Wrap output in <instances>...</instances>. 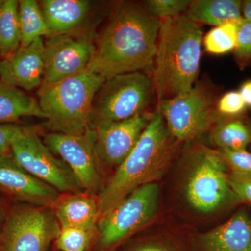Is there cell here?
<instances>
[{
	"instance_id": "obj_1",
	"label": "cell",
	"mask_w": 251,
	"mask_h": 251,
	"mask_svg": "<svg viewBox=\"0 0 251 251\" xmlns=\"http://www.w3.org/2000/svg\"><path fill=\"white\" fill-rule=\"evenodd\" d=\"M161 24L144 3H122L114 10L87 69L105 79L153 70Z\"/></svg>"
},
{
	"instance_id": "obj_2",
	"label": "cell",
	"mask_w": 251,
	"mask_h": 251,
	"mask_svg": "<svg viewBox=\"0 0 251 251\" xmlns=\"http://www.w3.org/2000/svg\"><path fill=\"white\" fill-rule=\"evenodd\" d=\"M202 29L184 15L161 20L152 77L156 105L196 85L202 56Z\"/></svg>"
},
{
	"instance_id": "obj_3",
	"label": "cell",
	"mask_w": 251,
	"mask_h": 251,
	"mask_svg": "<svg viewBox=\"0 0 251 251\" xmlns=\"http://www.w3.org/2000/svg\"><path fill=\"white\" fill-rule=\"evenodd\" d=\"M173 140L164 118L156 110L133 151L99 192L100 217L138 188L161 177L173 157Z\"/></svg>"
},
{
	"instance_id": "obj_4",
	"label": "cell",
	"mask_w": 251,
	"mask_h": 251,
	"mask_svg": "<svg viewBox=\"0 0 251 251\" xmlns=\"http://www.w3.org/2000/svg\"><path fill=\"white\" fill-rule=\"evenodd\" d=\"M105 77L86 69L39 96L46 125L55 133L82 135L90 128L96 94Z\"/></svg>"
},
{
	"instance_id": "obj_5",
	"label": "cell",
	"mask_w": 251,
	"mask_h": 251,
	"mask_svg": "<svg viewBox=\"0 0 251 251\" xmlns=\"http://www.w3.org/2000/svg\"><path fill=\"white\" fill-rule=\"evenodd\" d=\"M188 153L191 173L185 186L188 204L201 214H211L240 201L229 185L228 169L218 150L199 145Z\"/></svg>"
},
{
	"instance_id": "obj_6",
	"label": "cell",
	"mask_w": 251,
	"mask_h": 251,
	"mask_svg": "<svg viewBox=\"0 0 251 251\" xmlns=\"http://www.w3.org/2000/svg\"><path fill=\"white\" fill-rule=\"evenodd\" d=\"M154 94L152 75L145 72L106 78L94 97L90 126L99 122L125 121L143 115Z\"/></svg>"
},
{
	"instance_id": "obj_7",
	"label": "cell",
	"mask_w": 251,
	"mask_h": 251,
	"mask_svg": "<svg viewBox=\"0 0 251 251\" xmlns=\"http://www.w3.org/2000/svg\"><path fill=\"white\" fill-rule=\"evenodd\" d=\"M159 202L156 183L144 185L126 198L97 225L94 251H115L156 216Z\"/></svg>"
},
{
	"instance_id": "obj_8",
	"label": "cell",
	"mask_w": 251,
	"mask_h": 251,
	"mask_svg": "<svg viewBox=\"0 0 251 251\" xmlns=\"http://www.w3.org/2000/svg\"><path fill=\"white\" fill-rule=\"evenodd\" d=\"M216 106L214 94L199 83L186 93L163 100L156 110L164 118L173 139L188 142L212 128L221 117Z\"/></svg>"
},
{
	"instance_id": "obj_9",
	"label": "cell",
	"mask_w": 251,
	"mask_h": 251,
	"mask_svg": "<svg viewBox=\"0 0 251 251\" xmlns=\"http://www.w3.org/2000/svg\"><path fill=\"white\" fill-rule=\"evenodd\" d=\"M60 229L50 207L16 206L1 227L0 251H48Z\"/></svg>"
},
{
	"instance_id": "obj_10",
	"label": "cell",
	"mask_w": 251,
	"mask_h": 251,
	"mask_svg": "<svg viewBox=\"0 0 251 251\" xmlns=\"http://www.w3.org/2000/svg\"><path fill=\"white\" fill-rule=\"evenodd\" d=\"M11 155L25 171L59 192L82 193L69 167L55 156L34 128L13 143Z\"/></svg>"
},
{
	"instance_id": "obj_11",
	"label": "cell",
	"mask_w": 251,
	"mask_h": 251,
	"mask_svg": "<svg viewBox=\"0 0 251 251\" xmlns=\"http://www.w3.org/2000/svg\"><path fill=\"white\" fill-rule=\"evenodd\" d=\"M45 44V73L39 94L87 69L96 45L90 36H50Z\"/></svg>"
},
{
	"instance_id": "obj_12",
	"label": "cell",
	"mask_w": 251,
	"mask_h": 251,
	"mask_svg": "<svg viewBox=\"0 0 251 251\" xmlns=\"http://www.w3.org/2000/svg\"><path fill=\"white\" fill-rule=\"evenodd\" d=\"M44 143L65 162L82 191L99 194L102 188V163L94 149L90 128L82 135L52 132L44 135Z\"/></svg>"
},
{
	"instance_id": "obj_13",
	"label": "cell",
	"mask_w": 251,
	"mask_h": 251,
	"mask_svg": "<svg viewBox=\"0 0 251 251\" xmlns=\"http://www.w3.org/2000/svg\"><path fill=\"white\" fill-rule=\"evenodd\" d=\"M153 112H147L125 121L99 122L90 126L92 143L102 164L117 168L125 161L152 118Z\"/></svg>"
},
{
	"instance_id": "obj_14",
	"label": "cell",
	"mask_w": 251,
	"mask_h": 251,
	"mask_svg": "<svg viewBox=\"0 0 251 251\" xmlns=\"http://www.w3.org/2000/svg\"><path fill=\"white\" fill-rule=\"evenodd\" d=\"M45 73L44 38L19 49L0 62V81L25 91L39 90Z\"/></svg>"
},
{
	"instance_id": "obj_15",
	"label": "cell",
	"mask_w": 251,
	"mask_h": 251,
	"mask_svg": "<svg viewBox=\"0 0 251 251\" xmlns=\"http://www.w3.org/2000/svg\"><path fill=\"white\" fill-rule=\"evenodd\" d=\"M0 188L15 199L50 207L61 197L58 191L25 171L11 153L0 156Z\"/></svg>"
},
{
	"instance_id": "obj_16",
	"label": "cell",
	"mask_w": 251,
	"mask_h": 251,
	"mask_svg": "<svg viewBox=\"0 0 251 251\" xmlns=\"http://www.w3.org/2000/svg\"><path fill=\"white\" fill-rule=\"evenodd\" d=\"M193 251H251V216L245 209L237 211L219 227L198 236Z\"/></svg>"
},
{
	"instance_id": "obj_17",
	"label": "cell",
	"mask_w": 251,
	"mask_h": 251,
	"mask_svg": "<svg viewBox=\"0 0 251 251\" xmlns=\"http://www.w3.org/2000/svg\"><path fill=\"white\" fill-rule=\"evenodd\" d=\"M61 228L85 229L97 232L100 218L98 198L90 193H72L59 198L52 206Z\"/></svg>"
},
{
	"instance_id": "obj_18",
	"label": "cell",
	"mask_w": 251,
	"mask_h": 251,
	"mask_svg": "<svg viewBox=\"0 0 251 251\" xmlns=\"http://www.w3.org/2000/svg\"><path fill=\"white\" fill-rule=\"evenodd\" d=\"M50 36L74 34L90 17L93 3L88 0H43L39 1Z\"/></svg>"
},
{
	"instance_id": "obj_19",
	"label": "cell",
	"mask_w": 251,
	"mask_h": 251,
	"mask_svg": "<svg viewBox=\"0 0 251 251\" xmlns=\"http://www.w3.org/2000/svg\"><path fill=\"white\" fill-rule=\"evenodd\" d=\"M242 1L239 0L191 1L184 14L198 24L215 27L229 23L237 24L242 19Z\"/></svg>"
},
{
	"instance_id": "obj_20",
	"label": "cell",
	"mask_w": 251,
	"mask_h": 251,
	"mask_svg": "<svg viewBox=\"0 0 251 251\" xmlns=\"http://www.w3.org/2000/svg\"><path fill=\"white\" fill-rule=\"evenodd\" d=\"M24 117L46 118L36 99L0 81V125L13 124Z\"/></svg>"
},
{
	"instance_id": "obj_21",
	"label": "cell",
	"mask_w": 251,
	"mask_h": 251,
	"mask_svg": "<svg viewBox=\"0 0 251 251\" xmlns=\"http://www.w3.org/2000/svg\"><path fill=\"white\" fill-rule=\"evenodd\" d=\"M210 138L218 149L246 151L251 145V121L239 116L221 117L211 128Z\"/></svg>"
},
{
	"instance_id": "obj_22",
	"label": "cell",
	"mask_w": 251,
	"mask_h": 251,
	"mask_svg": "<svg viewBox=\"0 0 251 251\" xmlns=\"http://www.w3.org/2000/svg\"><path fill=\"white\" fill-rule=\"evenodd\" d=\"M18 4L21 46L26 47L40 38L49 37V27L39 3L35 0H21Z\"/></svg>"
},
{
	"instance_id": "obj_23",
	"label": "cell",
	"mask_w": 251,
	"mask_h": 251,
	"mask_svg": "<svg viewBox=\"0 0 251 251\" xmlns=\"http://www.w3.org/2000/svg\"><path fill=\"white\" fill-rule=\"evenodd\" d=\"M18 1L4 0L0 8V54L8 57L21 46Z\"/></svg>"
},
{
	"instance_id": "obj_24",
	"label": "cell",
	"mask_w": 251,
	"mask_h": 251,
	"mask_svg": "<svg viewBox=\"0 0 251 251\" xmlns=\"http://www.w3.org/2000/svg\"><path fill=\"white\" fill-rule=\"evenodd\" d=\"M237 25L229 23L211 29L203 39L208 53L223 54L235 49L237 46Z\"/></svg>"
},
{
	"instance_id": "obj_25",
	"label": "cell",
	"mask_w": 251,
	"mask_h": 251,
	"mask_svg": "<svg viewBox=\"0 0 251 251\" xmlns=\"http://www.w3.org/2000/svg\"><path fill=\"white\" fill-rule=\"evenodd\" d=\"M98 232L85 229L61 228L54 244L60 251H90L97 240Z\"/></svg>"
},
{
	"instance_id": "obj_26",
	"label": "cell",
	"mask_w": 251,
	"mask_h": 251,
	"mask_svg": "<svg viewBox=\"0 0 251 251\" xmlns=\"http://www.w3.org/2000/svg\"><path fill=\"white\" fill-rule=\"evenodd\" d=\"M191 3L189 0H148L144 4L150 14L164 20L182 16Z\"/></svg>"
},
{
	"instance_id": "obj_27",
	"label": "cell",
	"mask_w": 251,
	"mask_h": 251,
	"mask_svg": "<svg viewBox=\"0 0 251 251\" xmlns=\"http://www.w3.org/2000/svg\"><path fill=\"white\" fill-rule=\"evenodd\" d=\"M237 25V46L234 54L239 64H247L251 62V22L243 18Z\"/></svg>"
},
{
	"instance_id": "obj_28",
	"label": "cell",
	"mask_w": 251,
	"mask_h": 251,
	"mask_svg": "<svg viewBox=\"0 0 251 251\" xmlns=\"http://www.w3.org/2000/svg\"><path fill=\"white\" fill-rule=\"evenodd\" d=\"M227 168L231 172L238 173H251V153L246 151H231L218 149Z\"/></svg>"
},
{
	"instance_id": "obj_29",
	"label": "cell",
	"mask_w": 251,
	"mask_h": 251,
	"mask_svg": "<svg viewBox=\"0 0 251 251\" xmlns=\"http://www.w3.org/2000/svg\"><path fill=\"white\" fill-rule=\"evenodd\" d=\"M216 111L221 117L239 116L245 110L246 105L239 92L232 91L225 94L216 104Z\"/></svg>"
},
{
	"instance_id": "obj_30",
	"label": "cell",
	"mask_w": 251,
	"mask_h": 251,
	"mask_svg": "<svg viewBox=\"0 0 251 251\" xmlns=\"http://www.w3.org/2000/svg\"><path fill=\"white\" fill-rule=\"evenodd\" d=\"M31 129L14 124L0 125V156L11 153L13 143Z\"/></svg>"
},
{
	"instance_id": "obj_31",
	"label": "cell",
	"mask_w": 251,
	"mask_h": 251,
	"mask_svg": "<svg viewBox=\"0 0 251 251\" xmlns=\"http://www.w3.org/2000/svg\"><path fill=\"white\" fill-rule=\"evenodd\" d=\"M228 180L231 188L239 199L251 204V173L231 172Z\"/></svg>"
},
{
	"instance_id": "obj_32",
	"label": "cell",
	"mask_w": 251,
	"mask_h": 251,
	"mask_svg": "<svg viewBox=\"0 0 251 251\" xmlns=\"http://www.w3.org/2000/svg\"><path fill=\"white\" fill-rule=\"evenodd\" d=\"M124 251H186L182 248L176 247L171 243L149 241L138 243L134 246L127 248Z\"/></svg>"
},
{
	"instance_id": "obj_33",
	"label": "cell",
	"mask_w": 251,
	"mask_h": 251,
	"mask_svg": "<svg viewBox=\"0 0 251 251\" xmlns=\"http://www.w3.org/2000/svg\"><path fill=\"white\" fill-rule=\"evenodd\" d=\"M239 92L246 105L251 107V80L244 82Z\"/></svg>"
},
{
	"instance_id": "obj_34",
	"label": "cell",
	"mask_w": 251,
	"mask_h": 251,
	"mask_svg": "<svg viewBox=\"0 0 251 251\" xmlns=\"http://www.w3.org/2000/svg\"><path fill=\"white\" fill-rule=\"evenodd\" d=\"M243 17L251 22V0L242 1Z\"/></svg>"
},
{
	"instance_id": "obj_35",
	"label": "cell",
	"mask_w": 251,
	"mask_h": 251,
	"mask_svg": "<svg viewBox=\"0 0 251 251\" xmlns=\"http://www.w3.org/2000/svg\"><path fill=\"white\" fill-rule=\"evenodd\" d=\"M1 208H0V234H1Z\"/></svg>"
},
{
	"instance_id": "obj_36",
	"label": "cell",
	"mask_w": 251,
	"mask_h": 251,
	"mask_svg": "<svg viewBox=\"0 0 251 251\" xmlns=\"http://www.w3.org/2000/svg\"><path fill=\"white\" fill-rule=\"evenodd\" d=\"M4 0H0V8L2 6L3 3H4Z\"/></svg>"
},
{
	"instance_id": "obj_37",
	"label": "cell",
	"mask_w": 251,
	"mask_h": 251,
	"mask_svg": "<svg viewBox=\"0 0 251 251\" xmlns=\"http://www.w3.org/2000/svg\"><path fill=\"white\" fill-rule=\"evenodd\" d=\"M1 59H2V57H1V54H0V62H1Z\"/></svg>"
}]
</instances>
